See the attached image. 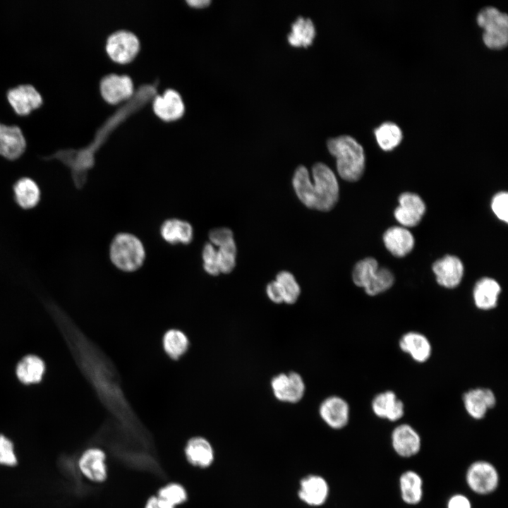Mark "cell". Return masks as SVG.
<instances>
[{"label": "cell", "instance_id": "6da1fadb", "mask_svg": "<svg viewBox=\"0 0 508 508\" xmlns=\"http://www.w3.org/2000/svg\"><path fill=\"white\" fill-rule=\"evenodd\" d=\"M313 183L310 181L306 167L299 166L293 177V186L301 202L310 209L327 212L332 210L339 200L337 179L326 164L316 163L312 168Z\"/></svg>", "mask_w": 508, "mask_h": 508}, {"label": "cell", "instance_id": "7a4b0ae2", "mask_svg": "<svg viewBox=\"0 0 508 508\" xmlns=\"http://www.w3.org/2000/svg\"><path fill=\"white\" fill-rule=\"evenodd\" d=\"M327 145L329 152L336 157L340 177L350 182L358 181L363 176L365 164L362 145L348 135L331 138Z\"/></svg>", "mask_w": 508, "mask_h": 508}, {"label": "cell", "instance_id": "3957f363", "mask_svg": "<svg viewBox=\"0 0 508 508\" xmlns=\"http://www.w3.org/2000/svg\"><path fill=\"white\" fill-rule=\"evenodd\" d=\"M353 283L363 288L371 296L380 294L389 289L394 283L393 273L386 267H380L373 258H366L358 261L352 272Z\"/></svg>", "mask_w": 508, "mask_h": 508}, {"label": "cell", "instance_id": "277c9868", "mask_svg": "<svg viewBox=\"0 0 508 508\" xmlns=\"http://www.w3.org/2000/svg\"><path fill=\"white\" fill-rule=\"evenodd\" d=\"M111 262L123 272L138 270L145 259V250L141 241L133 234L120 233L114 236L109 248Z\"/></svg>", "mask_w": 508, "mask_h": 508}, {"label": "cell", "instance_id": "5b68a950", "mask_svg": "<svg viewBox=\"0 0 508 508\" xmlns=\"http://www.w3.org/2000/svg\"><path fill=\"white\" fill-rule=\"evenodd\" d=\"M477 23L483 28L485 44L494 49H502L508 42V16L492 6H485L478 12Z\"/></svg>", "mask_w": 508, "mask_h": 508}, {"label": "cell", "instance_id": "8992f818", "mask_svg": "<svg viewBox=\"0 0 508 508\" xmlns=\"http://www.w3.org/2000/svg\"><path fill=\"white\" fill-rule=\"evenodd\" d=\"M466 481L468 487L473 492L488 495L497 489L499 484V474L491 463L477 461L468 468Z\"/></svg>", "mask_w": 508, "mask_h": 508}, {"label": "cell", "instance_id": "52a82bcc", "mask_svg": "<svg viewBox=\"0 0 508 508\" xmlns=\"http://www.w3.org/2000/svg\"><path fill=\"white\" fill-rule=\"evenodd\" d=\"M107 456L99 447H90L80 456L78 466L80 472L87 480L101 483L107 478Z\"/></svg>", "mask_w": 508, "mask_h": 508}, {"label": "cell", "instance_id": "ba28073f", "mask_svg": "<svg viewBox=\"0 0 508 508\" xmlns=\"http://www.w3.org/2000/svg\"><path fill=\"white\" fill-rule=\"evenodd\" d=\"M425 212V205L422 198L416 193L405 192L399 197V206L394 215L404 227H412L421 222Z\"/></svg>", "mask_w": 508, "mask_h": 508}, {"label": "cell", "instance_id": "9c48e42d", "mask_svg": "<svg viewBox=\"0 0 508 508\" xmlns=\"http://www.w3.org/2000/svg\"><path fill=\"white\" fill-rule=\"evenodd\" d=\"M106 48L113 60L124 63L135 56L139 49V41L133 32L117 31L109 37Z\"/></svg>", "mask_w": 508, "mask_h": 508}, {"label": "cell", "instance_id": "30bf717a", "mask_svg": "<svg viewBox=\"0 0 508 508\" xmlns=\"http://www.w3.org/2000/svg\"><path fill=\"white\" fill-rule=\"evenodd\" d=\"M432 269L437 284L447 289L458 286L464 276V265L455 255H447L438 259Z\"/></svg>", "mask_w": 508, "mask_h": 508}, {"label": "cell", "instance_id": "8fae6325", "mask_svg": "<svg viewBox=\"0 0 508 508\" xmlns=\"http://www.w3.org/2000/svg\"><path fill=\"white\" fill-rule=\"evenodd\" d=\"M466 413L472 418L480 420L497 403L493 391L488 388L477 387L468 390L462 397Z\"/></svg>", "mask_w": 508, "mask_h": 508}, {"label": "cell", "instance_id": "7c38bea8", "mask_svg": "<svg viewBox=\"0 0 508 508\" xmlns=\"http://www.w3.org/2000/svg\"><path fill=\"white\" fill-rule=\"evenodd\" d=\"M319 413L328 426L339 430L348 424L350 409L348 403L344 399L337 396H331L321 403Z\"/></svg>", "mask_w": 508, "mask_h": 508}, {"label": "cell", "instance_id": "4fadbf2b", "mask_svg": "<svg viewBox=\"0 0 508 508\" xmlns=\"http://www.w3.org/2000/svg\"><path fill=\"white\" fill-rule=\"evenodd\" d=\"M394 452L402 457L417 454L421 447V439L418 432L410 425L404 423L395 427L391 435Z\"/></svg>", "mask_w": 508, "mask_h": 508}, {"label": "cell", "instance_id": "5bb4252c", "mask_svg": "<svg viewBox=\"0 0 508 508\" xmlns=\"http://www.w3.org/2000/svg\"><path fill=\"white\" fill-rule=\"evenodd\" d=\"M371 408L378 418L394 422L404 414V404L395 392L387 390L378 393L372 400Z\"/></svg>", "mask_w": 508, "mask_h": 508}, {"label": "cell", "instance_id": "9a60e30c", "mask_svg": "<svg viewBox=\"0 0 508 508\" xmlns=\"http://www.w3.org/2000/svg\"><path fill=\"white\" fill-rule=\"evenodd\" d=\"M7 98L15 111L21 115L28 114L42 102L40 93L30 84H22L9 89Z\"/></svg>", "mask_w": 508, "mask_h": 508}, {"label": "cell", "instance_id": "2e32d148", "mask_svg": "<svg viewBox=\"0 0 508 508\" xmlns=\"http://www.w3.org/2000/svg\"><path fill=\"white\" fill-rule=\"evenodd\" d=\"M26 140L20 128L0 123V155L13 160L25 151Z\"/></svg>", "mask_w": 508, "mask_h": 508}, {"label": "cell", "instance_id": "e0dca14e", "mask_svg": "<svg viewBox=\"0 0 508 508\" xmlns=\"http://www.w3.org/2000/svg\"><path fill=\"white\" fill-rule=\"evenodd\" d=\"M501 286L494 279L485 277L476 282L473 289L475 306L480 310H491L498 304Z\"/></svg>", "mask_w": 508, "mask_h": 508}, {"label": "cell", "instance_id": "ac0fdd59", "mask_svg": "<svg viewBox=\"0 0 508 508\" xmlns=\"http://www.w3.org/2000/svg\"><path fill=\"white\" fill-rule=\"evenodd\" d=\"M184 454L187 461L192 466L206 468L214 459V452L210 442L203 437L190 438L185 446Z\"/></svg>", "mask_w": 508, "mask_h": 508}, {"label": "cell", "instance_id": "d6986e66", "mask_svg": "<svg viewBox=\"0 0 508 508\" xmlns=\"http://www.w3.org/2000/svg\"><path fill=\"white\" fill-rule=\"evenodd\" d=\"M328 494V484L320 476L310 475L301 481L298 497L304 503L310 506L322 505L326 502Z\"/></svg>", "mask_w": 508, "mask_h": 508}, {"label": "cell", "instance_id": "ffe728a7", "mask_svg": "<svg viewBox=\"0 0 508 508\" xmlns=\"http://www.w3.org/2000/svg\"><path fill=\"white\" fill-rule=\"evenodd\" d=\"M400 349L417 363H425L430 357L432 346L429 339L422 333L408 332L399 341Z\"/></svg>", "mask_w": 508, "mask_h": 508}, {"label": "cell", "instance_id": "44dd1931", "mask_svg": "<svg viewBox=\"0 0 508 508\" xmlns=\"http://www.w3.org/2000/svg\"><path fill=\"white\" fill-rule=\"evenodd\" d=\"M100 90L107 102L116 103L131 96L133 86L128 76L110 74L102 80Z\"/></svg>", "mask_w": 508, "mask_h": 508}, {"label": "cell", "instance_id": "7402d4cb", "mask_svg": "<svg viewBox=\"0 0 508 508\" xmlns=\"http://www.w3.org/2000/svg\"><path fill=\"white\" fill-rule=\"evenodd\" d=\"M386 248L395 257L401 258L408 255L413 248L414 238L412 234L404 226H392L383 235Z\"/></svg>", "mask_w": 508, "mask_h": 508}, {"label": "cell", "instance_id": "603a6c76", "mask_svg": "<svg viewBox=\"0 0 508 508\" xmlns=\"http://www.w3.org/2000/svg\"><path fill=\"white\" fill-rule=\"evenodd\" d=\"M153 108L157 115L164 120L179 118L184 111V104L180 95L175 90H167L162 95L157 96Z\"/></svg>", "mask_w": 508, "mask_h": 508}, {"label": "cell", "instance_id": "cb8c5ba5", "mask_svg": "<svg viewBox=\"0 0 508 508\" xmlns=\"http://www.w3.org/2000/svg\"><path fill=\"white\" fill-rule=\"evenodd\" d=\"M45 372V364L39 356L26 355L17 363L16 374L17 378L25 385L40 382Z\"/></svg>", "mask_w": 508, "mask_h": 508}, {"label": "cell", "instance_id": "d4e9b609", "mask_svg": "<svg viewBox=\"0 0 508 508\" xmlns=\"http://www.w3.org/2000/svg\"><path fill=\"white\" fill-rule=\"evenodd\" d=\"M162 238L171 244H188L193 236L192 226L186 221L169 219L163 222L160 228Z\"/></svg>", "mask_w": 508, "mask_h": 508}, {"label": "cell", "instance_id": "484cf974", "mask_svg": "<svg viewBox=\"0 0 508 508\" xmlns=\"http://www.w3.org/2000/svg\"><path fill=\"white\" fill-rule=\"evenodd\" d=\"M16 202L23 209L35 207L40 200V190L32 179L24 177L18 179L13 185Z\"/></svg>", "mask_w": 508, "mask_h": 508}, {"label": "cell", "instance_id": "4316f807", "mask_svg": "<svg viewBox=\"0 0 508 508\" xmlns=\"http://www.w3.org/2000/svg\"><path fill=\"white\" fill-rule=\"evenodd\" d=\"M399 488L402 500L411 505L418 504L423 497V480L413 471L404 472L399 478Z\"/></svg>", "mask_w": 508, "mask_h": 508}, {"label": "cell", "instance_id": "83f0119b", "mask_svg": "<svg viewBox=\"0 0 508 508\" xmlns=\"http://www.w3.org/2000/svg\"><path fill=\"white\" fill-rule=\"evenodd\" d=\"M315 34V28L312 20L298 16L291 24V31L287 35V38L293 46L307 47L313 42Z\"/></svg>", "mask_w": 508, "mask_h": 508}, {"label": "cell", "instance_id": "f1b7e54d", "mask_svg": "<svg viewBox=\"0 0 508 508\" xmlns=\"http://www.w3.org/2000/svg\"><path fill=\"white\" fill-rule=\"evenodd\" d=\"M162 345L165 353L169 358L178 360L188 349L189 340L181 330L170 329L163 336Z\"/></svg>", "mask_w": 508, "mask_h": 508}, {"label": "cell", "instance_id": "f546056e", "mask_svg": "<svg viewBox=\"0 0 508 508\" xmlns=\"http://www.w3.org/2000/svg\"><path fill=\"white\" fill-rule=\"evenodd\" d=\"M376 140L383 150L389 151L399 145L402 140V131L394 122L381 123L374 131Z\"/></svg>", "mask_w": 508, "mask_h": 508}, {"label": "cell", "instance_id": "4dcf8cb0", "mask_svg": "<svg viewBox=\"0 0 508 508\" xmlns=\"http://www.w3.org/2000/svg\"><path fill=\"white\" fill-rule=\"evenodd\" d=\"M218 267L220 273L228 274L236 266V246L234 237H231L217 246Z\"/></svg>", "mask_w": 508, "mask_h": 508}, {"label": "cell", "instance_id": "1f68e13d", "mask_svg": "<svg viewBox=\"0 0 508 508\" xmlns=\"http://www.w3.org/2000/svg\"><path fill=\"white\" fill-rule=\"evenodd\" d=\"M284 296V303L294 304L298 299L301 288L294 276L288 271H281L276 276Z\"/></svg>", "mask_w": 508, "mask_h": 508}, {"label": "cell", "instance_id": "d6a6232c", "mask_svg": "<svg viewBox=\"0 0 508 508\" xmlns=\"http://www.w3.org/2000/svg\"><path fill=\"white\" fill-rule=\"evenodd\" d=\"M157 496L169 505L176 507L188 500L186 488L178 483H169L159 489Z\"/></svg>", "mask_w": 508, "mask_h": 508}, {"label": "cell", "instance_id": "836d02e7", "mask_svg": "<svg viewBox=\"0 0 508 508\" xmlns=\"http://www.w3.org/2000/svg\"><path fill=\"white\" fill-rule=\"evenodd\" d=\"M286 402L296 403L303 397L306 390L305 382L302 377L296 372L288 374Z\"/></svg>", "mask_w": 508, "mask_h": 508}, {"label": "cell", "instance_id": "e575fe53", "mask_svg": "<svg viewBox=\"0 0 508 508\" xmlns=\"http://www.w3.org/2000/svg\"><path fill=\"white\" fill-rule=\"evenodd\" d=\"M18 462L14 443L5 435L0 434V466L13 467Z\"/></svg>", "mask_w": 508, "mask_h": 508}, {"label": "cell", "instance_id": "d590c367", "mask_svg": "<svg viewBox=\"0 0 508 508\" xmlns=\"http://www.w3.org/2000/svg\"><path fill=\"white\" fill-rule=\"evenodd\" d=\"M202 257L205 271L212 276L218 275L220 272L218 267L217 248L211 243H207L204 246Z\"/></svg>", "mask_w": 508, "mask_h": 508}, {"label": "cell", "instance_id": "8d00e7d4", "mask_svg": "<svg viewBox=\"0 0 508 508\" xmlns=\"http://www.w3.org/2000/svg\"><path fill=\"white\" fill-rule=\"evenodd\" d=\"M508 194L505 191L496 193L491 201V208L496 217L501 221L508 222Z\"/></svg>", "mask_w": 508, "mask_h": 508}, {"label": "cell", "instance_id": "74e56055", "mask_svg": "<svg viewBox=\"0 0 508 508\" xmlns=\"http://www.w3.org/2000/svg\"><path fill=\"white\" fill-rule=\"evenodd\" d=\"M266 293L268 298L274 303L284 302L282 291L277 281L270 282L266 287Z\"/></svg>", "mask_w": 508, "mask_h": 508}, {"label": "cell", "instance_id": "f35d334b", "mask_svg": "<svg viewBox=\"0 0 508 508\" xmlns=\"http://www.w3.org/2000/svg\"><path fill=\"white\" fill-rule=\"evenodd\" d=\"M447 508H471V504L465 495L456 494L452 495L448 500Z\"/></svg>", "mask_w": 508, "mask_h": 508}, {"label": "cell", "instance_id": "ab89813d", "mask_svg": "<svg viewBox=\"0 0 508 508\" xmlns=\"http://www.w3.org/2000/svg\"><path fill=\"white\" fill-rule=\"evenodd\" d=\"M144 508H176L174 507L162 499L158 497L157 495L151 496L147 500Z\"/></svg>", "mask_w": 508, "mask_h": 508}, {"label": "cell", "instance_id": "60d3db41", "mask_svg": "<svg viewBox=\"0 0 508 508\" xmlns=\"http://www.w3.org/2000/svg\"><path fill=\"white\" fill-rule=\"evenodd\" d=\"M188 2L195 6H203L207 5L210 3V1L198 0V1H188Z\"/></svg>", "mask_w": 508, "mask_h": 508}]
</instances>
